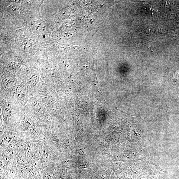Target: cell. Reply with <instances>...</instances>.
<instances>
[{"label":"cell","instance_id":"obj_1","mask_svg":"<svg viewBox=\"0 0 179 179\" xmlns=\"http://www.w3.org/2000/svg\"><path fill=\"white\" fill-rule=\"evenodd\" d=\"M11 89L12 92L17 99H23L26 97V87L23 84L14 86L12 87Z\"/></svg>","mask_w":179,"mask_h":179},{"label":"cell","instance_id":"obj_2","mask_svg":"<svg viewBox=\"0 0 179 179\" xmlns=\"http://www.w3.org/2000/svg\"><path fill=\"white\" fill-rule=\"evenodd\" d=\"M11 112L12 108L10 104H6L3 107L2 113L3 116L5 119H8L11 116Z\"/></svg>","mask_w":179,"mask_h":179},{"label":"cell","instance_id":"obj_3","mask_svg":"<svg viewBox=\"0 0 179 179\" xmlns=\"http://www.w3.org/2000/svg\"><path fill=\"white\" fill-rule=\"evenodd\" d=\"M30 104L33 108L39 110L42 108V103L37 99L32 97L30 100Z\"/></svg>","mask_w":179,"mask_h":179},{"label":"cell","instance_id":"obj_4","mask_svg":"<svg viewBox=\"0 0 179 179\" xmlns=\"http://www.w3.org/2000/svg\"><path fill=\"white\" fill-rule=\"evenodd\" d=\"M39 82V78L37 77V76H34L30 79L29 81L30 84L32 86H36Z\"/></svg>","mask_w":179,"mask_h":179},{"label":"cell","instance_id":"obj_5","mask_svg":"<svg viewBox=\"0 0 179 179\" xmlns=\"http://www.w3.org/2000/svg\"><path fill=\"white\" fill-rule=\"evenodd\" d=\"M44 179H52V171L47 172L44 175Z\"/></svg>","mask_w":179,"mask_h":179},{"label":"cell","instance_id":"obj_6","mask_svg":"<svg viewBox=\"0 0 179 179\" xmlns=\"http://www.w3.org/2000/svg\"><path fill=\"white\" fill-rule=\"evenodd\" d=\"M4 82V84L6 86H13L15 84V81H12L11 80H6L5 81H3Z\"/></svg>","mask_w":179,"mask_h":179}]
</instances>
